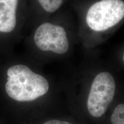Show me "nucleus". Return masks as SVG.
<instances>
[{"mask_svg":"<svg viewBox=\"0 0 124 124\" xmlns=\"http://www.w3.org/2000/svg\"><path fill=\"white\" fill-rule=\"evenodd\" d=\"M5 90L8 95L19 102H29L45 95L49 90L48 80L25 65L12 66L7 71Z\"/></svg>","mask_w":124,"mask_h":124,"instance_id":"obj_1","label":"nucleus"},{"mask_svg":"<svg viewBox=\"0 0 124 124\" xmlns=\"http://www.w3.org/2000/svg\"><path fill=\"white\" fill-rule=\"evenodd\" d=\"M124 17L122 0H101L90 8L86 15V22L91 29L101 32L114 27Z\"/></svg>","mask_w":124,"mask_h":124,"instance_id":"obj_2","label":"nucleus"},{"mask_svg":"<svg viewBox=\"0 0 124 124\" xmlns=\"http://www.w3.org/2000/svg\"><path fill=\"white\" fill-rule=\"evenodd\" d=\"M116 82L111 74L100 72L96 76L88 97L87 106L90 114L99 118L106 113L114 98Z\"/></svg>","mask_w":124,"mask_h":124,"instance_id":"obj_3","label":"nucleus"},{"mask_svg":"<svg viewBox=\"0 0 124 124\" xmlns=\"http://www.w3.org/2000/svg\"><path fill=\"white\" fill-rule=\"evenodd\" d=\"M35 44L40 50L65 54L69 48L66 31L60 26L46 23L40 25L34 35Z\"/></svg>","mask_w":124,"mask_h":124,"instance_id":"obj_4","label":"nucleus"},{"mask_svg":"<svg viewBox=\"0 0 124 124\" xmlns=\"http://www.w3.org/2000/svg\"><path fill=\"white\" fill-rule=\"evenodd\" d=\"M18 0H0V32L9 33L16 25Z\"/></svg>","mask_w":124,"mask_h":124,"instance_id":"obj_5","label":"nucleus"},{"mask_svg":"<svg viewBox=\"0 0 124 124\" xmlns=\"http://www.w3.org/2000/svg\"><path fill=\"white\" fill-rule=\"evenodd\" d=\"M40 5L46 12L52 13L56 11L62 4L63 0H38Z\"/></svg>","mask_w":124,"mask_h":124,"instance_id":"obj_6","label":"nucleus"},{"mask_svg":"<svg viewBox=\"0 0 124 124\" xmlns=\"http://www.w3.org/2000/svg\"><path fill=\"white\" fill-rule=\"evenodd\" d=\"M112 124H124V103L117 105L111 116Z\"/></svg>","mask_w":124,"mask_h":124,"instance_id":"obj_7","label":"nucleus"},{"mask_svg":"<svg viewBox=\"0 0 124 124\" xmlns=\"http://www.w3.org/2000/svg\"><path fill=\"white\" fill-rule=\"evenodd\" d=\"M43 124H72L70 122L67 121H60L57 120H51L48 121H46Z\"/></svg>","mask_w":124,"mask_h":124,"instance_id":"obj_8","label":"nucleus"},{"mask_svg":"<svg viewBox=\"0 0 124 124\" xmlns=\"http://www.w3.org/2000/svg\"><path fill=\"white\" fill-rule=\"evenodd\" d=\"M123 60H124V55H123Z\"/></svg>","mask_w":124,"mask_h":124,"instance_id":"obj_9","label":"nucleus"}]
</instances>
